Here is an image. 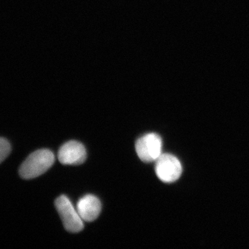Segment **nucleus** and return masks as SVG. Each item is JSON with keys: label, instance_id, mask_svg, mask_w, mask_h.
<instances>
[{"label": "nucleus", "instance_id": "20e7f679", "mask_svg": "<svg viewBox=\"0 0 249 249\" xmlns=\"http://www.w3.org/2000/svg\"><path fill=\"white\" fill-rule=\"evenodd\" d=\"M155 172L160 181L173 183L181 177L182 166L176 157L170 154H163L156 160Z\"/></svg>", "mask_w": 249, "mask_h": 249}, {"label": "nucleus", "instance_id": "7ed1b4c3", "mask_svg": "<svg viewBox=\"0 0 249 249\" xmlns=\"http://www.w3.org/2000/svg\"><path fill=\"white\" fill-rule=\"evenodd\" d=\"M136 152L142 161L145 163L156 161L162 155V140L155 133L145 134L137 141Z\"/></svg>", "mask_w": 249, "mask_h": 249}, {"label": "nucleus", "instance_id": "f03ea898", "mask_svg": "<svg viewBox=\"0 0 249 249\" xmlns=\"http://www.w3.org/2000/svg\"><path fill=\"white\" fill-rule=\"evenodd\" d=\"M55 206L67 231L76 233L83 230V220L66 196H62L57 198Z\"/></svg>", "mask_w": 249, "mask_h": 249}, {"label": "nucleus", "instance_id": "39448f33", "mask_svg": "<svg viewBox=\"0 0 249 249\" xmlns=\"http://www.w3.org/2000/svg\"><path fill=\"white\" fill-rule=\"evenodd\" d=\"M58 157L62 164L80 165L86 160L87 152L81 142L70 141L60 147Z\"/></svg>", "mask_w": 249, "mask_h": 249}, {"label": "nucleus", "instance_id": "0eeeda50", "mask_svg": "<svg viewBox=\"0 0 249 249\" xmlns=\"http://www.w3.org/2000/svg\"><path fill=\"white\" fill-rule=\"evenodd\" d=\"M11 152V145L6 139H0V162L2 163Z\"/></svg>", "mask_w": 249, "mask_h": 249}, {"label": "nucleus", "instance_id": "423d86ee", "mask_svg": "<svg viewBox=\"0 0 249 249\" xmlns=\"http://www.w3.org/2000/svg\"><path fill=\"white\" fill-rule=\"evenodd\" d=\"M77 211L83 221L93 222L101 213V201L96 196L88 195L77 203Z\"/></svg>", "mask_w": 249, "mask_h": 249}, {"label": "nucleus", "instance_id": "f257e3e1", "mask_svg": "<svg viewBox=\"0 0 249 249\" xmlns=\"http://www.w3.org/2000/svg\"><path fill=\"white\" fill-rule=\"evenodd\" d=\"M55 156L47 149L33 152L23 162L19 168V173L24 179H31L45 173L53 165Z\"/></svg>", "mask_w": 249, "mask_h": 249}]
</instances>
